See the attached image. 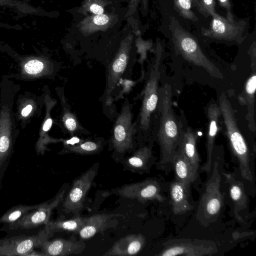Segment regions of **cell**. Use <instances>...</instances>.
Returning a JSON list of instances; mask_svg holds the SVG:
<instances>
[{
    "instance_id": "cell-12",
    "label": "cell",
    "mask_w": 256,
    "mask_h": 256,
    "mask_svg": "<svg viewBox=\"0 0 256 256\" xmlns=\"http://www.w3.org/2000/svg\"><path fill=\"white\" fill-rule=\"evenodd\" d=\"M64 190L58 194L52 200L40 204V206L9 224L10 230H30L45 225L50 220L52 210L63 200Z\"/></svg>"
},
{
    "instance_id": "cell-17",
    "label": "cell",
    "mask_w": 256,
    "mask_h": 256,
    "mask_svg": "<svg viewBox=\"0 0 256 256\" xmlns=\"http://www.w3.org/2000/svg\"><path fill=\"white\" fill-rule=\"evenodd\" d=\"M118 20V16L114 14H91L80 20L77 28L82 34L88 36L98 31L107 30Z\"/></svg>"
},
{
    "instance_id": "cell-21",
    "label": "cell",
    "mask_w": 256,
    "mask_h": 256,
    "mask_svg": "<svg viewBox=\"0 0 256 256\" xmlns=\"http://www.w3.org/2000/svg\"><path fill=\"white\" fill-rule=\"evenodd\" d=\"M12 120L8 107L4 106L0 112V166L8 156L12 146Z\"/></svg>"
},
{
    "instance_id": "cell-3",
    "label": "cell",
    "mask_w": 256,
    "mask_h": 256,
    "mask_svg": "<svg viewBox=\"0 0 256 256\" xmlns=\"http://www.w3.org/2000/svg\"><path fill=\"white\" fill-rule=\"evenodd\" d=\"M170 28L174 48L184 59L204 68L214 77L223 78L218 68L202 52L196 38L186 31L174 18H172Z\"/></svg>"
},
{
    "instance_id": "cell-24",
    "label": "cell",
    "mask_w": 256,
    "mask_h": 256,
    "mask_svg": "<svg viewBox=\"0 0 256 256\" xmlns=\"http://www.w3.org/2000/svg\"><path fill=\"white\" fill-rule=\"evenodd\" d=\"M172 164L176 180L189 185L196 180L198 172L192 168L178 148L173 156Z\"/></svg>"
},
{
    "instance_id": "cell-4",
    "label": "cell",
    "mask_w": 256,
    "mask_h": 256,
    "mask_svg": "<svg viewBox=\"0 0 256 256\" xmlns=\"http://www.w3.org/2000/svg\"><path fill=\"white\" fill-rule=\"evenodd\" d=\"M160 58L150 70L148 79L144 90L140 112L136 122L137 133L147 137L152 130V116L158 108V80L160 78L158 64Z\"/></svg>"
},
{
    "instance_id": "cell-11",
    "label": "cell",
    "mask_w": 256,
    "mask_h": 256,
    "mask_svg": "<svg viewBox=\"0 0 256 256\" xmlns=\"http://www.w3.org/2000/svg\"><path fill=\"white\" fill-rule=\"evenodd\" d=\"M218 166V163L215 162L212 174L206 184L200 204V212L208 218L217 216L222 206L223 196L220 190L221 177Z\"/></svg>"
},
{
    "instance_id": "cell-20",
    "label": "cell",
    "mask_w": 256,
    "mask_h": 256,
    "mask_svg": "<svg viewBox=\"0 0 256 256\" xmlns=\"http://www.w3.org/2000/svg\"><path fill=\"white\" fill-rule=\"evenodd\" d=\"M197 139L196 132L187 127L182 131L178 148L196 172H198L201 161L196 148Z\"/></svg>"
},
{
    "instance_id": "cell-19",
    "label": "cell",
    "mask_w": 256,
    "mask_h": 256,
    "mask_svg": "<svg viewBox=\"0 0 256 256\" xmlns=\"http://www.w3.org/2000/svg\"><path fill=\"white\" fill-rule=\"evenodd\" d=\"M190 185L174 180L170 186L172 210L176 214H182L193 208L190 202Z\"/></svg>"
},
{
    "instance_id": "cell-2",
    "label": "cell",
    "mask_w": 256,
    "mask_h": 256,
    "mask_svg": "<svg viewBox=\"0 0 256 256\" xmlns=\"http://www.w3.org/2000/svg\"><path fill=\"white\" fill-rule=\"evenodd\" d=\"M218 106L224 120L229 148L238 162L241 176L244 180L252 182L250 150L238 127L232 107L224 94L220 96Z\"/></svg>"
},
{
    "instance_id": "cell-37",
    "label": "cell",
    "mask_w": 256,
    "mask_h": 256,
    "mask_svg": "<svg viewBox=\"0 0 256 256\" xmlns=\"http://www.w3.org/2000/svg\"><path fill=\"white\" fill-rule=\"evenodd\" d=\"M52 123V119L50 118H48L45 121L43 126L42 130L44 132H46L50 128Z\"/></svg>"
},
{
    "instance_id": "cell-26",
    "label": "cell",
    "mask_w": 256,
    "mask_h": 256,
    "mask_svg": "<svg viewBox=\"0 0 256 256\" xmlns=\"http://www.w3.org/2000/svg\"><path fill=\"white\" fill-rule=\"evenodd\" d=\"M223 174L226 178V182L229 184L230 194L234 204L235 215L238 220H242L238 212L246 208L248 204V198L243 183L236 180L231 174L223 173Z\"/></svg>"
},
{
    "instance_id": "cell-39",
    "label": "cell",
    "mask_w": 256,
    "mask_h": 256,
    "mask_svg": "<svg viewBox=\"0 0 256 256\" xmlns=\"http://www.w3.org/2000/svg\"><path fill=\"white\" fill-rule=\"evenodd\" d=\"M142 0V12H146L148 8V0Z\"/></svg>"
},
{
    "instance_id": "cell-31",
    "label": "cell",
    "mask_w": 256,
    "mask_h": 256,
    "mask_svg": "<svg viewBox=\"0 0 256 256\" xmlns=\"http://www.w3.org/2000/svg\"><path fill=\"white\" fill-rule=\"evenodd\" d=\"M192 2L195 4L198 10L204 16H212L216 14L214 0H192Z\"/></svg>"
},
{
    "instance_id": "cell-35",
    "label": "cell",
    "mask_w": 256,
    "mask_h": 256,
    "mask_svg": "<svg viewBox=\"0 0 256 256\" xmlns=\"http://www.w3.org/2000/svg\"><path fill=\"white\" fill-rule=\"evenodd\" d=\"M141 0H130L128 4V10L126 15V17H130L134 14Z\"/></svg>"
},
{
    "instance_id": "cell-25",
    "label": "cell",
    "mask_w": 256,
    "mask_h": 256,
    "mask_svg": "<svg viewBox=\"0 0 256 256\" xmlns=\"http://www.w3.org/2000/svg\"><path fill=\"white\" fill-rule=\"evenodd\" d=\"M86 218L75 215L70 219H64L60 218L55 220H50L44 226L46 232L54 235L56 232H66L78 234L80 230L84 226Z\"/></svg>"
},
{
    "instance_id": "cell-7",
    "label": "cell",
    "mask_w": 256,
    "mask_h": 256,
    "mask_svg": "<svg viewBox=\"0 0 256 256\" xmlns=\"http://www.w3.org/2000/svg\"><path fill=\"white\" fill-rule=\"evenodd\" d=\"M159 256H212L218 252L214 242L206 240L186 238L172 240L164 244Z\"/></svg>"
},
{
    "instance_id": "cell-22",
    "label": "cell",
    "mask_w": 256,
    "mask_h": 256,
    "mask_svg": "<svg viewBox=\"0 0 256 256\" xmlns=\"http://www.w3.org/2000/svg\"><path fill=\"white\" fill-rule=\"evenodd\" d=\"M155 158L152 154V147L144 146L134 152L132 155L126 160V168L130 170L143 174L148 173L153 164Z\"/></svg>"
},
{
    "instance_id": "cell-9",
    "label": "cell",
    "mask_w": 256,
    "mask_h": 256,
    "mask_svg": "<svg viewBox=\"0 0 256 256\" xmlns=\"http://www.w3.org/2000/svg\"><path fill=\"white\" fill-rule=\"evenodd\" d=\"M134 36L129 33L122 40L118 50L110 63L107 73L104 95L110 96L130 66V55Z\"/></svg>"
},
{
    "instance_id": "cell-38",
    "label": "cell",
    "mask_w": 256,
    "mask_h": 256,
    "mask_svg": "<svg viewBox=\"0 0 256 256\" xmlns=\"http://www.w3.org/2000/svg\"><path fill=\"white\" fill-rule=\"evenodd\" d=\"M32 110V106L31 104H28L22 109L21 114L24 117L27 116Z\"/></svg>"
},
{
    "instance_id": "cell-16",
    "label": "cell",
    "mask_w": 256,
    "mask_h": 256,
    "mask_svg": "<svg viewBox=\"0 0 256 256\" xmlns=\"http://www.w3.org/2000/svg\"><path fill=\"white\" fill-rule=\"evenodd\" d=\"M146 238L142 234H130L116 242L103 255L106 256H128L136 255L145 246Z\"/></svg>"
},
{
    "instance_id": "cell-28",
    "label": "cell",
    "mask_w": 256,
    "mask_h": 256,
    "mask_svg": "<svg viewBox=\"0 0 256 256\" xmlns=\"http://www.w3.org/2000/svg\"><path fill=\"white\" fill-rule=\"evenodd\" d=\"M40 204L35 205L18 204L12 206L6 211L0 218V223L12 224L30 211L40 206Z\"/></svg>"
},
{
    "instance_id": "cell-32",
    "label": "cell",
    "mask_w": 256,
    "mask_h": 256,
    "mask_svg": "<svg viewBox=\"0 0 256 256\" xmlns=\"http://www.w3.org/2000/svg\"><path fill=\"white\" fill-rule=\"evenodd\" d=\"M62 121L67 130L71 134H74L80 128L78 122L74 115L68 110H64Z\"/></svg>"
},
{
    "instance_id": "cell-13",
    "label": "cell",
    "mask_w": 256,
    "mask_h": 256,
    "mask_svg": "<svg viewBox=\"0 0 256 256\" xmlns=\"http://www.w3.org/2000/svg\"><path fill=\"white\" fill-rule=\"evenodd\" d=\"M117 193L122 197L136 199L143 203L148 200L164 202L165 200L161 194L160 184L152 178L125 184L118 189Z\"/></svg>"
},
{
    "instance_id": "cell-15",
    "label": "cell",
    "mask_w": 256,
    "mask_h": 256,
    "mask_svg": "<svg viewBox=\"0 0 256 256\" xmlns=\"http://www.w3.org/2000/svg\"><path fill=\"white\" fill-rule=\"evenodd\" d=\"M206 115L208 119L206 142V160L201 168L206 172H210L212 164L214 141L219 128V118L221 115L219 106L214 102H210L208 105Z\"/></svg>"
},
{
    "instance_id": "cell-34",
    "label": "cell",
    "mask_w": 256,
    "mask_h": 256,
    "mask_svg": "<svg viewBox=\"0 0 256 256\" xmlns=\"http://www.w3.org/2000/svg\"><path fill=\"white\" fill-rule=\"evenodd\" d=\"M222 7L225 8L226 12V18L229 20H234L232 12V5L230 0H218Z\"/></svg>"
},
{
    "instance_id": "cell-30",
    "label": "cell",
    "mask_w": 256,
    "mask_h": 256,
    "mask_svg": "<svg viewBox=\"0 0 256 256\" xmlns=\"http://www.w3.org/2000/svg\"><path fill=\"white\" fill-rule=\"evenodd\" d=\"M176 10L184 18L198 21V18L192 10V0H174Z\"/></svg>"
},
{
    "instance_id": "cell-18",
    "label": "cell",
    "mask_w": 256,
    "mask_h": 256,
    "mask_svg": "<svg viewBox=\"0 0 256 256\" xmlns=\"http://www.w3.org/2000/svg\"><path fill=\"white\" fill-rule=\"evenodd\" d=\"M250 56L252 60V72L244 86V94L242 96L244 104L248 106V114L246 118L248 122L249 128L252 132L256 131V122L254 120V96L256 88V47L252 46L250 48Z\"/></svg>"
},
{
    "instance_id": "cell-36",
    "label": "cell",
    "mask_w": 256,
    "mask_h": 256,
    "mask_svg": "<svg viewBox=\"0 0 256 256\" xmlns=\"http://www.w3.org/2000/svg\"><path fill=\"white\" fill-rule=\"evenodd\" d=\"M64 142V145H74L77 144H79L84 140H80L79 138L77 137H73L70 140H62Z\"/></svg>"
},
{
    "instance_id": "cell-5",
    "label": "cell",
    "mask_w": 256,
    "mask_h": 256,
    "mask_svg": "<svg viewBox=\"0 0 256 256\" xmlns=\"http://www.w3.org/2000/svg\"><path fill=\"white\" fill-rule=\"evenodd\" d=\"M132 105L126 100L113 128L111 137L112 147L118 153L124 154L134 148L137 123L132 122Z\"/></svg>"
},
{
    "instance_id": "cell-14",
    "label": "cell",
    "mask_w": 256,
    "mask_h": 256,
    "mask_svg": "<svg viewBox=\"0 0 256 256\" xmlns=\"http://www.w3.org/2000/svg\"><path fill=\"white\" fill-rule=\"evenodd\" d=\"M40 248L44 256H66L82 254L86 244L82 240H77L72 236L69 239L56 238L46 240Z\"/></svg>"
},
{
    "instance_id": "cell-1",
    "label": "cell",
    "mask_w": 256,
    "mask_h": 256,
    "mask_svg": "<svg viewBox=\"0 0 256 256\" xmlns=\"http://www.w3.org/2000/svg\"><path fill=\"white\" fill-rule=\"evenodd\" d=\"M172 95L171 87L167 84L158 90V108L160 118L156 137L160 148L158 164L164 169L172 164L184 129L174 113Z\"/></svg>"
},
{
    "instance_id": "cell-6",
    "label": "cell",
    "mask_w": 256,
    "mask_h": 256,
    "mask_svg": "<svg viewBox=\"0 0 256 256\" xmlns=\"http://www.w3.org/2000/svg\"><path fill=\"white\" fill-rule=\"evenodd\" d=\"M98 162L94 164L73 180L71 189L63 202L66 213L78 215L84 207L87 193L98 174Z\"/></svg>"
},
{
    "instance_id": "cell-29",
    "label": "cell",
    "mask_w": 256,
    "mask_h": 256,
    "mask_svg": "<svg viewBox=\"0 0 256 256\" xmlns=\"http://www.w3.org/2000/svg\"><path fill=\"white\" fill-rule=\"evenodd\" d=\"M110 2L108 0H84L78 11L84 15L88 13L92 14H102L105 7Z\"/></svg>"
},
{
    "instance_id": "cell-23",
    "label": "cell",
    "mask_w": 256,
    "mask_h": 256,
    "mask_svg": "<svg viewBox=\"0 0 256 256\" xmlns=\"http://www.w3.org/2000/svg\"><path fill=\"white\" fill-rule=\"evenodd\" d=\"M115 214H96L86 217L84 226L80 230L78 234L82 240H87L96 234L104 230Z\"/></svg>"
},
{
    "instance_id": "cell-10",
    "label": "cell",
    "mask_w": 256,
    "mask_h": 256,
    "mask_svg": "<svg viewBox=\"0 0 256 256\" xmlns=\"http://www.w3.org/2000/svg\"><path fill=\"white\" fill-rule=\"evenodd\" d=\"M53 236L44 228L36 234L20 236L0 240V256H28Z\"/></svg>"
},
{
    "instance_id": "cell-33",
    "label": "cell",
    "mask_w": 256,
    "mask_h": 256,
    "mask_svg": "<svg viewBox=\"0 0 256 256\" xmlns=\"http://www.w3.org/2000/svg\"><path fill=\"white\" fill-rule=\"evenodd\" d=\"M24 68L26 74L34 76L42 73L46 68V64L40 60L34 59L26 62Z\"/></svg>"
},
{
    "instance_id": "cell-27",
    "label": "cell",
    "mask_w": 256,
    "mask_h": 256,
    "mask_svg": "<svg viewBox=\"0 0 256 256\" xmlns=\"http://www.w3.org/2000/svg\"><path fill=\"white\" fill-rule=\"evenodd\" d=\"M61 154L74 153L82 155L95 154L100 151L102 148L101 141H83L74 145H64Z\"/></svg>"
},
{
    "instance_id": "cell-8",
    "label": "cell",
    "mask_w": 256,
    "mask_h": 256,
    "mask_svg": "<svg viewBox=\"0 0 256 256\" xmlns=\"http://www.w3.org/2000/svg\"><path fill=\"white\" fill-rule=\"evenodd\" d=\"M246 28V23L244 20H229L216 13L212 16L208 28H202V33L212 39L240 42Z\"/></svg>"
}]
</instances>
